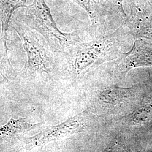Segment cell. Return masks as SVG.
<instances>
[{
    "label": "cell",
    "instance_id": "cell-1",
    "mask_svg": "<svg viewBox=\"0 0 152 152\" xmlns=\"http://www.w3.org/2000/svg\"><path fill=\"white\" fill-rule=\"evenodd\" d=\"M92 37L89 41L81 39L56 53L59 76L77 80L94 75L102 66L122 56L133 45L132 35L122 25Z\"/></svg>",
    "mask_w": 152,
    "mask_h": 152
},
{
    "label": "cell",
    "instance_id": "cell-2",
    "mask_svg": "<svg viewBox=\"0 0 152 152\" xmlns=\"http://www.w3.org/2000/svg\"><path fill=\"white\" fill-rule=\"evenodd\" d=\"M12 27L22 39L27 54V61L19 73L23 78L51 79L59 76L56 53L42 36L23 22L12 20Z\"/></svg>",
    "mask_w": 152,
    "mask_h": 152
},
{
    "label": "cell",
    "instance_id": "cell-3",
    "mask_svg": "<svg viewBox=\"0 0 152 152\" xmlns=\"http://www.w3.org/2000/svg\"><path fill=\"white\" fill-rule=\"evenodd\" d=\"M23 22L41 34L55 53H63L71 45L81 40L77 32L64 33L60 31L45 0H33L31 5L27 6Z\"/></svg>",
    "mask_w": 152,
    "mask_h": 152
},
{
    "label": "cell",
    "instance_id": "cell-4",
    "mask_svg": "<svg viewBox=\"0 0 152 152\" xmlns=\"http://www.w3.org/2000/svg\"><path fill=\"white\" fill-rule=\"evenodd\" d=\"M152 66V43L136 39L130 50L122 56L102 66L95 73L122 78L132 69Z\"/></svg>",
    "mask_w": 152,
    "mask_h": 152
},
{
    "label": "cell",
    "instance_id": "cell-5",
    "mask_svg": "<svg viewBox=\"0 0 152 152\" xmlns=\"http://www.w3.org/2000/svg\"><path fill=\"white\" fill-rule=\"evenodd\" d=\"M136 39L152 38V7L144 0L131 2L130 13L122 24Z\"/></svg>",
    "mask_w": 152,
    "mask_h": 152
},
{
    "label": "cell",
    "instance_id": "cell-6",
    "mask_svg": "<svg viewBox=\"0 0 152 152\" xmlns=\"http://www.w3.org/2000/svg\"><path fill=\"white\" fill-rule=\"evenodd\" d=\"M131 88L109 86L99 93L97 101L99 105L105 108H111L124 105L130 100L134 96Z\"/></svg>",
    "mask_w": 152,
    "mask_h": 152
},
{
    "label": "cell",
    "instance_id": "cell-7",
    "mask_svg": "<svg viewBox=\"0 0 152 152\" xmlns=\"http://www.w3.org/2000/svg\"><path fill=\"white\" fill-rule=\"evenodd\" d=\"M27 0H0V20L3 34L5 53L7 56V32L13 12L18 8L24 6Z\"/></svg>",
    "mask_w": 152,
    "mask_h": 152
},
{
    "label": "cell",
    "instance_id": "cell-8",
    "mask_svg": "<svg viewBox=\"0 0 152 152\" xmlns=\"http://www.w3.org/2000/svg\"><path fill=\"white\" fill-rule=\"evenodd\" d=\"M36 126L28 122L25 118L15 119L12 117L5 125L0 127V136H13L26 133L32 130Z\"/></svg>",
    "mask_w": 152,
    "mask_h": 152
},
{
    "label": "cell",
    "instance_id": "cell-9",
    "mask_svg": "<svg viewBox=\"0 0 152 152\" xmlns=\"http://www.w3.org/2000/svg\"><path fill=\"white\" fill-rule=\"evenodd\" d=\"M134 120L139 121H145L152 117V105H147L137 109L134 115Z\"/></svg>",
    "mask_w": 152,
    "mask_h": 152
},
{
    "label": "cell",
    "instance_id": "cell-10",
    "mask_svg": "<svg viewBox=\"0 0 152 152\" xmlns=\"http://www.w3.org/2000/svg\"><path fill=\"white\" fill-rule=\"evenodd\" d=\"M106 152H124V151L119 147H113L110 148Z\"/></svg>",
    "mask_w": 152,
    "mask_h": 152
},
{
    "label": "cell",
    "instance_id": "cell-11",
    "mask_svg": "<svg viewBox=\"0 0 152 152\" xmlns=\"http://www.w3.org/2000/svg\"><path fill=\"white\" fill-rule=\"evenodd\" d=\"M2 73H1V72L0 71V76H2Z\"/></svg>",
    "mask_w": 152,
    "mask_h": 152
}]
</instances>
